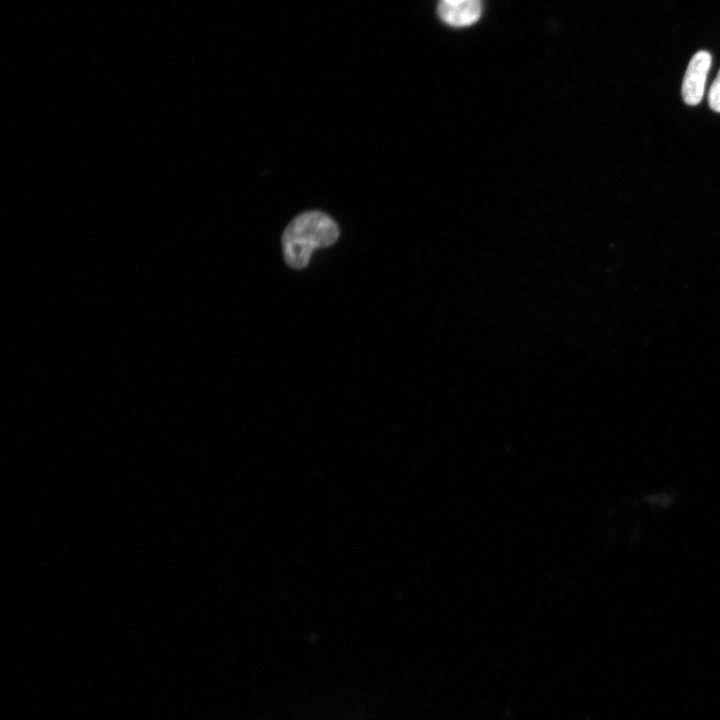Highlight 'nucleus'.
Masks as SVG:
<instances>
[{
	"label": "nucleus",
	"instance_id": "obj_1",
	"mask_svg": "<svg viewBox=\"0 0 720 720\" xmlns=\"http://www.w3.org/2000/svg\"><path fill=\"white\" fill-rule=\"evenodd\" d=\"M339 237L336 222L320 211H307L296 216L285 228L282 248L286 264L303 269L318 248L331 246Z\"/></svg>",
	"mask_w": 720,
	"mask_h": 720
},
{
	"label": "nucleus",
	"instance_id": "obj_2",
	"mask_svg": "<svg viewBox=\"0 0 720 720\" xmlns=\"http://www.w3.org/2000/svg\"><path fill=\"white\" fill-rule=\"evenodd\" d=\"M710 67L711 55L707 51L697 52L690 60L682 83V96L686 104L696 105L702 100Z\"/></svg>",
	"mask_w": 720,
	"mask_h": 720
},
{
	"label": "nucleus",
	"instance_id": "obj_3",
	"mask_svg": "<svg viewBox=\"0 0 720 720\" xmlns=\"http://www.w3.org/2000/svg\"><path fill=\"white\" fill-rule=\"evenodd\" d=\"M481 0H464L457 3L440 2L438 16L448 25L464 27L477 22L481 16Z\"/></svg>",
	"mask_w": 720,
	"mask_h": 720
},
{
	"label": "nucleus",
	"instance_id": "obj_4",
	"mask_svg": "<svg viewBox=\"0 0 720 720\" xmlns=\"http://www.w3.org/2000/svg\"><path fill=\"white\" fill-rule=\"evenodd\" d=\"M708 101L714 111L720 112V70L709 90Z\"/></svg>",
	"mask_w": 720,
	"mask_h": 720
},
{
	"label": "nucleus",
	"instance_id": "obj_5",
	"mask_svg": "<svg viewBox=\"0 0 720 720\" xmlns=\"http://www.w3.org/2000/svg\"><path fill=\"white\" fill-rule=\"evenodd\" d=\"M461 1H464V0H441L440 2L457 3V2H461Z\"/></svg>",
	"mask_w": 720,
	"mask_h": 720
}]
</instances>
